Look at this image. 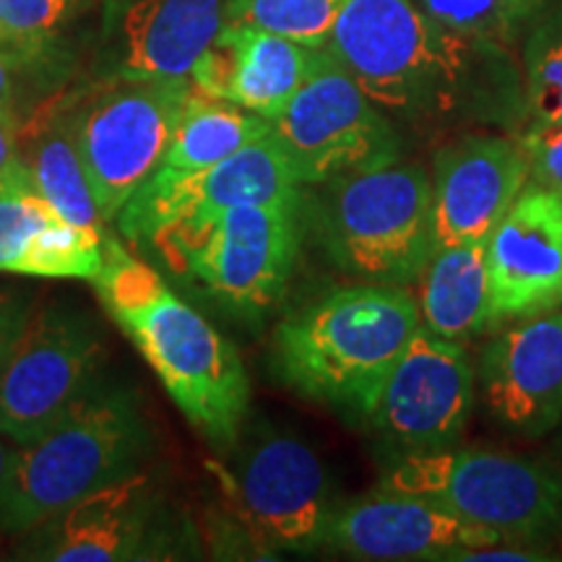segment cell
Instances as JSON below:
<instances>
[{
	"label": "cell",
	"mask_w": 562,
	"mask_h": 562,
	"mask_svg": "<svg viewBox=\"0 0 562 562\" xmlns=\"http://www.w3.org/2000/svg\"><path fill=\"white\" fill-rule=\"evenodd\" d=\"M323 47L393 123L526 128L524 70L510 47L448 30L414 0H344Z\"/></svg>",
	"instance_id": "1"
},
{
	"label": "cell",
	"mask_w": 562,
	"mask_h": 562,
	"mask_svg": "<svg viewBox=\"0 0 562 562\" xmlns=\"http://www.w3.org/2000/svg\"><path fill=\"white\" fill-rule=\"evenodd\" d=\"M97 286L104 311L128 334L175 406L214 446L232 448L250 404L240 351L165 279L112 235H102Z\"/></svg>",
	"instance_id": "2"
},
{
	"label": "cell",
	"mask_w": 562,
	"mask_h": 562,
	"mask_svg": "<svg viewBox=\"0 0 562 562\" xmlns=\"http://www.w3.org/2000/svg\"><path fill=\"white\" fill-rule=\"evenodd\" d=\"M419 326L406 286H341L279 323L273 368L300 396L362 422Z\"/></svg>",
	"instance_id": "3"
},
{
	"label": "cell",
	"mask_w": 562,
	"mask_h": 562,
	"mask_svg": "<svg viewBox=\"0 0 562 562\" xmlns=\"http://www.w3.org/2000/svg\"><path fill=\"white\" fill-rule=\"evenodd\" d=\"M154 435L138 398L100 383L53 430L13 451L5 533H24L91 492L144 469Z\"/></svg>",
	"instance_id": "4"
},
{
	"label": "cell",
	"mask_w": 562,
	"mask_h": 562,
	"mask_svg": "<svg viewBox=\"0 0 562 562\" xmlns=\"http://www.w3.org/2000/svg\"><path fill=\"white\" fill-rule=\"evenodd\" d=\"M318 188V240L344 273L368 284L419 281L432 252L430 175L396 161Z\"/></svg>",
	"instance_id": "5"
},
{
	"label": "cell",
	"mask_w": 562,
	"mask_h": 562,
	"mask_svg": "<svg viewBox=\"0 0 562 562\" xmlns=\"http://www.w3.org/2000/svg\"><path fill=\"white\" fill-rule=\"evenodd\" d=\"M378 490L427 497L510 544L542 547L562 533V474L524 456L453 446L406 451Z\"/></svg>",
	"instance_id": "6"
},
{
	"label": "cell",
	"mask_w": 562,
	"mask_h": 562,
	"mask_svg": "<svg viewBox=\"0 0 562 562\" xmlns=\"http://www.w3.org/2000/svg\"><path fill=\"white\" fill-rule=\"evenodd\" d=\"M182 277H191L229 311H269L284 294L302 243V199L224 211L186 232L151 237Z\"/></svg>",
	"instance_id": "7"
},
{
	"label": "cell",
	"mask_w": 562,
	"mask_h": 562,
	"mask_svg": "<svg viewBox=\"0 0 562 562\" xmlns=\"http://www.w3.org/2000/svg\"><path fill=\"white\" fill-rule=\"evenodd\" d=\"M302 186L396 165L402 154L396 123L370 102L347 68L326 47L292 100L271 121Z\"/></svg>",
	"instance_id": "8"
},
{
	"label": "cell",
	"mask_w": 562,
	"mask_h": 562,
	"mask_svg": "<svg viewBox=\"0 0 562 562\" xmlns=\"http://www.w3.org/2000/svg\"><path fill=\"white\" fill-rule=\"evenodd\" d=\"M104 331L70 305L32 313L0 370V435L30 446L100 385Z\"/></svg>",
	"instance_id": "9"
},
{
	"label": "cell",
	"mask_w": 562,
	"mask_h": 562,
	"mask_svg": "<svg viewBox=\"0 0 562 562\" xmlns=\"http://www.w3.org/2000/svg\"><path fill=\"white\" fill-rule=\"evenodd\" d=\"M191 94V79H123L79 115H68L104 222L115 220L157 170Z\"/></svg>",
	"instance_id": "10"
},
{
	"label": "cell",
	"mask_w": 562,
	"mask_h": 562,
	"mask_svg": "<svg viewBox=\"0 0 562 562\" xmlns=\"http://www.w3.org/2000/svg\"><path fill=\"white\" fill-rule=\"evenodd\" d=\"M474 404L476 370L463 344L419 326L362 422L402 453L430 451L459 442Z\"/></svg>",
	"instance_id": "11"
},
{
	"label": "cell",
	"mask_w": 562,
	"mask_h": 562,
	"mask_svg": "<svg viewBox=\"0 0 562 562\" xmlns=\"http://www.w3.org/2000/svg\"><path fill=\"white\" fill-rule=\"evenodd\" d=\"M235 516L271 550H318L334 501L326 467L292 435H266L224 476Z\"/></svg>",
	"instance_id": "12"
},
{
	"label": "cell",
	"mask_w": 562,
	"mask_h": 562,
	"mask_svg": "<svg viewBox=\"0 0 562 562\" xmlns=\"http://www.w3.org/2000/svg\"><path fill=\"white\" fill-rule=\"evenodd\" d=\"M21 537L16 558L42 562L159 560L172 550L165 490L144 469L91 492Z\"/></svg>",
	"instance_id": "13"
},
{
	"label": "cell",
	"mask_w": 562,
	"mask_h": 562,
	"mask_svg": "<svg viewBox=\"0 0 562 562\" xmlns=\"http://www.w3.org/2000/svg\"><path fill=\"white\" fill-rule=\"evenodd\" d=\"M302 182L273 131L206 170L161 191H136L115 216L128 240L203 227L224 211L256 203L300 201Z\"/></svg>",
	"instance_id": "14"
},
{
	"label": "cell",
	"mask_w": 562,
	"mask_h": 562,
	"mask_svg": "<svg viewBox=\"0 0 562 562\" xmlns=\"http://www.w3.org/2000/svg\"><path fill=\"white\" fill-rule=\"evenodd\" d=\"M490 328L562 307V193L526 182L487 237Z\"/></svg>",
	"instance_id": "15"
},
{
	"label": "cell",
	"mask_w": 562,
	"mask_h": 562,
	"mask_svg": "<svg viewBox=\"0 0 562 562\" xmlns=\"http://www.w3.org/2000/svg\"><path fill=\"white\" fill-rule=\"evenodd\" d=\"M432 250L487 243L529 182V154L518 133H467L432 161Z\"/></svg>",
	"instance_id": "16"
},
{
	"label": "cell",
	"mask_w": 562,
	"mask_h": 562,
	"mask_svg": "<svg viewBox=\"0 0 562 562\" xmlns=\"http://www.w3.org/2000/svg\"><path fill=\"white\" fill-rule=\"evenodd\" d=\"M503 542L427 497L372 490L336 505L323 547L355 560H448L456 550Z\"/></svg>",
	"instance_id": "17"
},
{
	"label": "cell",
	"mask_w": 562,
	"mask_h": 562,
	"mask_svg": "<svg viewBox=\"0 0 562 562\" xmlns=\"http://www.w3.org/2000/svg\"><path fill=\"white\" fill-rule=\"evenodd\" d=\"M474 370L490 417L513 435L542 438L562 419V311L495 336Z\"/></svg>",
	"instance_id": "18"
},
{
	"label": "cell",
	"mask_w": 562,
	"mask_h": 562,
	"mask_svg": "<svg viewBox=\"0 0 562 562\" xmlns=\"http://www.w3.org/2000/svg\"><path fill=\"white\" fill-rule=\"evenodd\" d=\"M318 47L224 21L222 32L195 63L191 83L214 97L273 121L311 74Z\"/></svg>",
	"instance_id": "19"
},
{
	"label": "cell",
	"mask_w": 562,
	"mask_h": 562,
	"mask_svg": "<svg viewBox=\"0 0 562 562\" xmlns=\"http://www.w3.org/2000/svg\"><path fill=\"white\" fill-rule=\"evenodd\" d=\"M224 21V0H136L121 21V79H191Z\"/></svg>",
	"instance_id": "20"
},
{
	"label": "cell",
	"mask_w": 562,
	"mask_h": 562,
	"mask_svg": "<svg viewBox=\"0 0 562 562\" xmlns=\"http://www.w3.org/2000/svg\"><path fill=\"white\" fill-rule=\"evenodd\" d=\"M417 305L422 326L440 339L467 344L490 328L487 245L432 250L419 277Z\"/></svg>",
	"instance_id": "21"
},
{
	"label": "cell",
	"mask_w": 562,
	"mask_h": 562,
	"mask_svg": "<svg viewBox=\"0 0 562 562\" xmlns=\"http://www.w3.org/2000/svg\"><path fill=\"white\" fill-rule=\"evenodd\" d=\"M269 131L271 123L256 112L199 94L193 89L191 100L186 102L180 121L175 125L165 157L138 191L170 188L172 182L191 178L216 161L232 157Z\"/></svg>",
	"instance_id": "22"
},
{
	"label": "cell",
	"mask_w": 562,
	"mask_h": 562,
	"mask_svg": "<svg viewBox=\"0 0 562 562\" xmlns=\"http://www.w3.org/2000/svg\"><path fill=\"white\" fill-rule=\"evenodd\" d=\"M19 157L30 170L37 193L60 220L100 227L104 220L91 193L68 115H37L30 128H19Z\"/></svg>",
	"instance_id": "23"
},
{
	"label": "cell",
	"mask_w": 562,
	"mask_h": 562,
	"mask_svg": "<svg viewBox=\"0 0 562 562\" xmlns=\"http://www.w3.org/2000/svg\"><path fill=\"white\" fill-rule=\"evenodd\" d=\"M427 16L467 37L513 47L562 0H414Z\"/></svg>",
	"instance_id": "24"
},
{
	"label": "cell",
	"mask_w": 562,
	"mask_h": 562,
	"mask_svg": "<svg viewBox=\"0 0 562 562\" xmlns=\"http://www.w3.org/2000/svg\"><path fill=\"white\" fill-rule=\"evenodd\" d=\"M104 243L100 227H81L60 216L42 224L21 250L13 273L42 279L94 281L102 269Z\"/></svg>",
	"instance_id": "25"
},
{
	"label": "cell",
	"mask_w": 562,
	"mask_h": 562,
	"mask_svg": "<svg viewBox=\"0 0 562 562\" xmlns=\"http://www.w3.org/2000/svg\"><path fill=\"white\" fill-rule=\"evenodd\" d=\"M344 0H224L227 24L279 34L305 47H323L331 37Z\"/></svg>",
	"instance_id": "26"
},
{
	"label": "cell",
	"mask_w": 562,
	"mask_h": 562,
	"mask_svg": "<svg viewBox=\"0 0 562 562\" xmlns=\"http://www.w3.org/2000/svg\"><path fill=\"white\" fill-rule=\"evenodd\" d=\"M526 125L562 123V5L547 13L524 40Z\"/></svg>",
	"instance_id": "27"
},
{
	"label": "cell",
	"mask_w": 562,
	"mask_h": 562,
	"mask_svg": "<svg viewBox=\"0 0 562 562\" xmlns=\"http://www.w3.org/2000/svg\"><path fill=\"white\" fill-rule=\"evenodd\" d=\"M58 216L34 188L24 161L0 180V271H13L21 250L42 224Z\"/></svg>",
	"instance_id": "28"
},
{
	"label": "cell",
	"mask_w": 562,
	"mask_h": 562,
	"mask_svg": "<svg viewBox=\"0 0 562 562\" xmlns=\"http://www.w3.org/2000/svg\"><path fill=\"white\" fill-rule=\"evenodd\" d=\"M76 0H0V47L34 53L60 30Z\"/></svg>",
	"instance_id": "29"
},
{
	"label": "cell",
	"mask_w": 562,
	"mask_h": 562,
	"mask_svg": "<svg viewBox=\"0 0 562 562\" xmlns=\"http://www.w3.org/2000/svg\"><path fill=\"white\" fill-rule=\"evenodd\" d=\"M518 138L529 154V180L562 193V123L526 125Z\"/></svg>",
	"instance_id": "30"
},
{
	"label": "cell",
	"mask_w": 562,
	"mask_h": 562,
	"mask_svg": "<svg viewBox=\"0 0 562 562\" xmlns=\"http://www.w3.org/2000/svg\"><path fill=\"white\" fill-rule=\"evenodd\" d=\"M32 313V302L26 294L0 290V370L11 357Z\"/></svg>",
	"instance_id": "31"
},
{
	"label": "cell",
	"mask_w": 562,
	"mask_h": 562,
	"mask_svg": "<svg viewBox=\"0 0 562 562\" xmlns=\"http://www.w3.org/2000/svg\"><path fill=\"white\" fill-rule=\"evenodd\" d=\"M19 117L0 112V180L19 165Z\"/></svg>",
	"instance_id": "32"
},
{
	"label": "cell",
	"mask_w": 562,
	"mask_h": 562,
	"mask_svg": "<svg viewBox=\"0 0 562 562\" xmlns=\"http://www.w3.org/2000/svg\"><path fill=\"white\" fill-rule=\"evenodd\" d=\"M9 438H3L0 435V533H5V526H3V508H5V487H9V472H11V459H13V451L16 448H11Z\"/></svg>",
	"instance_id": "33"
},
{
	"label": "cell",
	"mask_w": 562,
	"mask_h": 562,
	"mask_svg": "<svg viewBox=\"0 0 562 562\" xmlns=\"http://www.w3.org/2000/svg\"><path fill=\"white\" fill-rule=\"evenodd\" d=\"M13 58L0 53V112L13 115V79H11Z\"/></svg>",
	"instance_id": "34"
}]
</instances>
